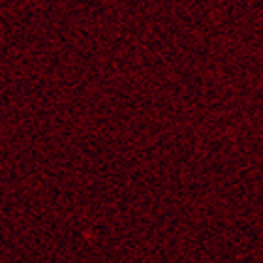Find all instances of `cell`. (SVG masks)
Returning a JSON list of instances; mask_svg holds the SVG:
<instances>
[]
</instances>
